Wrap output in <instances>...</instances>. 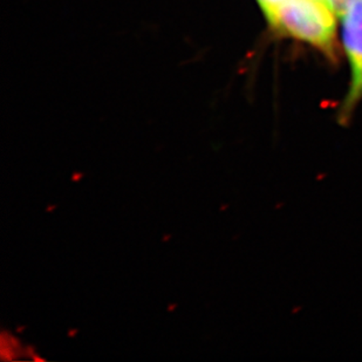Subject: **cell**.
<instances>
[{"mask_svg":"<svg viewBox=\"0 0 362 362\" xmlns=\"http://www.w3.org/2000/svg\"><path fill=\"white\" fill-rule=\"evenodd\" d=\"M342 45L351 67V82L337 113V122L349 127L362 101V0H349L342 13Z\"/></svg>","mask_w":362,"mask_h":362,"instance_id":"cell-2","label":"cell"},{"mask_svg":"<svg viewBox=\"0 0 362 362\" xmlns=\"http://www.w3.org/2000/svg\"><path fill=\"white\" fill-rule=\"evenodd\" d=\"M322 1H324V3H326L328 5V0H322ZM329 7H331V6H329Z\"/></svg>","mask_w":362,"mask_h":362,"instance_id":"cell-5","label":"cell"},{"mask_svg":"<svg viewBox=\"0 0 362 362\" xmlns=\"http://www.w3.org/2000/svg\"><path fill=\"white\" fill-rule=\"evenodd\" d=\"M260 8L263 11L264 16L267 18V23L271 24L276 17L279 7L285 3V0H257Z\"/></svg>","mask_w":362,"mask_h":362,"instance_id":"cell-3","label":"cell"},{"mask_svg":"<svg viewBox=\"0 0 362 362\" xmlns=\"http://www.w3.org/2000/svg\"><path fill=\"white\" fill-rule=\"evenodd\" d=\"M335 16L322 0H285L270 26L278 35L311 45L335 62L338 57Z\"/></svg>","mask_w":362,"mask_h":362,"instance_id":"cell-1","label":"cell"},{"mask_svg":"<svg viewBox=\"0 0 362 362\" xmlns=\"http://www.w3.org/2000/svg\"><path fill=\"white\" fill-rule=\"evenodd\" d=\"M349 3V0H328V5L331 6L332 10L334 11L335 14L341 17L342 13L345 12L346 6Z\"/></svg>","mask_w":362,"mask_h":362,"instance_id":"cell-4","label":"cell"}]
</instances>
